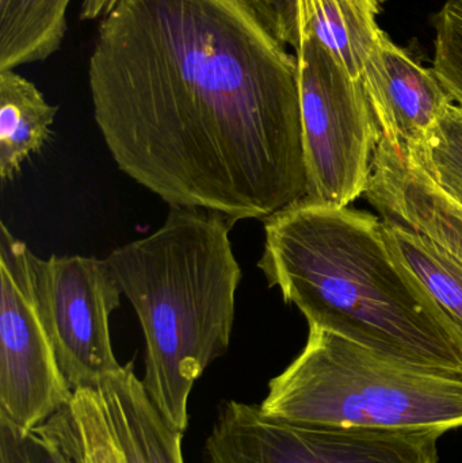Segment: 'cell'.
Here are the masks:
<instances>
[{"label":"cell","mask_w":462,"mask_h":463,"mask_svg":"<svg viewBox=\"0 0 462 463\" xmlns=\"http://www.w3.org/2000/svg\"><path fill=\"white\" fill-rule=\"evenodd\" d=\"M99 21L90 92L122 173L233 222L306 197L297 57L250 0H117Z\"/></svg>","instance_id":"1"},{"label":"cell","mask_w":462,"mask_h":463,"mask_svg":"<svg viewBox=\"0 0 462 463\" xmlns=\"http://www.w3.org/2000/svg\"><path fill=\"white\" fill-rule=\"evenodd\" d=\"M265 222L258 267L309 326L399 364L462 377V336L395 255L382 220L304 200Z\"/></svg>","instance_id":"2"},{"label":"cell","mask_w":462,"mask_h":463,"mask_svg":"<svg viewBox=\"0 0 462 463\" xmlns=\"http://www.w3.org/2000/svg\"><path fill=\"white\" fill-rule=\"evenodd\" d=\"M216 212L171 208L163 227L108 253L146 339L144 388L184 432L195 381L230 348L241 269Z\"/></svg>","instance_id":"3"},{"label":"cell","mask_w":462,"mask_h":463,"mask_svg":"<svg viewBox=\"0 0 462 463\" xmlns=\"http://www.w3.org/2000/svg\"><path fill=\"white\" fill-rule=\"evenodd\" d=\"M259 407L304 426L450 431L462 427V377L407 366L309 326L303 353L270 381Z\"/></svg>","instance_id":"4"},{"label":"cell","mask_w":462,"mask_h":463,"mask_svg":"<svg viewBox=\"0 0 462 463\" xmlns=\"http://www.w3.org/2000/svg\"><path fill=\"white\" fill-rule=\"evenodd\" d=\"M298 64L308 200L347 208L365 194L382 129L363 83L315 38L301 37Z\"/></svg>","instance_id":"5"},{"label":"cell","mask_w":462,"mask_h":463,"mask_svg":"<svg viewBox=\"0 0 462 463\" xmlns=\"http://www.w3.org/2000/svg\"><path fill=\"white\" fill-rule=\"evenodd\" d=\"M444 430L315 427L266 415L257 405H222L203 463H439Z\"/></svg>","instance_id":"6"},{"label":"cell","mask_w":462,"mask_h":463,"mask_svg":"<svg viewBox=\"0 0 462 463\" xmlns=\"http://www.w3.org/2000/svg\"><path fill=\"white\" fill-rule=\"evenodd\" d=\"M0 415L32 430L72 402L33 277L34 253L0 227Z\"/></svg>","instance_id":"7"},{"label":"cell","mask_w":462,"mask_h":463,"mask_svg":"<svg viewBox=\"0 0 462 463\" xmlns=\"http://www.w3.org/2000/svg\"><path fill=\"white\" fill-rule=\"evenodd\" d=\"M33 277L60 369L72 391L97 389L121 369L114 355L110 316L122 290L106 259L33 255Z\"/></svg>","instance_id":"8"},{"label":"cell","mask_w":462,"mask_h":463,"mask_svg":"<svg viewBox=\"0 0 462 463\" xmlns=\"http://www.w3.org/2000/svg\"><path fill=\"white\" fill-rule=\"evenodd\" d=\"M363 89L382 129V137L406 155L422 151L453 100L433 68L423 67L388 34L376 67Z\"/></svg>","instance_id":"9"},{"label":"cell","mask_w":462,"mask_h":463,"mask_svg":"<svg viewBox=\"0 0 462 463\" xmlns=\"http://www.w3.org/2000/svg\"><path fill=\"white\" fill-rule=\"evenodd\" d=\"M365 194L382 220L430 237L462 264V206L387 138L380 140Z\"/></svg>","instance_id":"10"},{"label":"cell","mask_w":462,"mask_h":463,"mask_svg":"<svg viewBox=\"0 0 462 463\" xmlns=\"http://www.w3.org/2000/svg\"><path fill=\"white\" fill-rule=\"evenodd\" d=\"M97 391L125 463H184V432L159 412L133 364L103 378Z\"/></svg>","instance_id":"11"},{"label":"cell","mask_w":462,"mask_h":463,"mask_svg":"<svg viewBox=\"0 0 462 463\" xmlns=\"http://www.w3.org/2000/svg\"><path fill=\"white\" fill-rule=\"evenodd\" d=\"M380 10V0H304L298 10L300 40L315 38L363 83L376 67L387 34L377 22Z\"/></svg>","instance_id":"12"},{"label":"cell","mask_w":462,"mask_h":463,"mask_svg":"<svg viewBox=\"0 0 462 463\" xmlns=\"http://www.w3.org/2000/svg\"><path fill=\"white\" fill-rule=\"evenodd\" d=\"M56 106L15 70L0 71V178L13 181L52 135Z\"/></svg>","instance_id":"13"},{"label":"cell","mask_w":462,"mask_h":463,"mask_svg":"<svg viewBox=\"0 0 462 463\" xmlns=\"http://www.w3.org/2000/svg\"><path fill=\"white\" fill-rule=\"evenodd\" d=\"M72 0H0V71L56 53L68 30Z\"/></svg>","instance_id":"14"},{"label":"cell","mask_w":462,"mask_h":463,"mask_svg":"<svg viewBox=\"0 0 462 463\" xmlns=\"http://www.w3.org/2000/svg\"><path fill=\"white\" fill-rule=\"evenodd\" d=\"M388 245L425 286L462 336V264L438 242L399 222H385Z\"/></svg>","instance_id":"15"},{"label":"cell","mask_w":462,"mask_h":463,"mask_svg":"<svg viewBox=\"0 0 462 463\" xmlns=\"http://www.w3.org/2000/svg\"><path fill=\"white\" fill-rule=\"evenodd\" d=\"M0 463H87L71 404L32 430L0 415Z\"/></svg>","instance_id":"16"},{"label":"cell","mask_w":462,"mask_h":463,"mask_svg":"<svg viewBox=\"0 0 462 463\" xmlns=\"http://www.w3.org/2000/svg\"><path fill=\"white\" fill-rule=\"evenodd\" d=\"M404 154V152H403ZM404 156L462 206V108L455 102L439 119L422 151Z\"/></svg>","instance_id":"17"},{"label":"cell","mask_w":462,"mask_h":463,"mask_svg":"<svg viewBox=\"0 0 462 463\" xmlns=\"http://www.w3.org/2000/svg\"><path fill=\"white\" fill-rule=\"evenodd\" d=\"M71 408L83 440L87 463H125L97 389L73 391Z\"/></svg>","instance_id":"18"},{"label":"cell","mask_w":462,"mask_h":463,"mask_svg":"<svg viewBox=\"0 0 462 463\" xmlns=\"http://www.w3.org/2000/svg\"><path fill=\"white\" fill-rule=\"evenodd\" d=\"M304 0H250L266 26L285 45L300 43L298 10Z\"/></svg>","instance_id":"19"}]
</instances>
